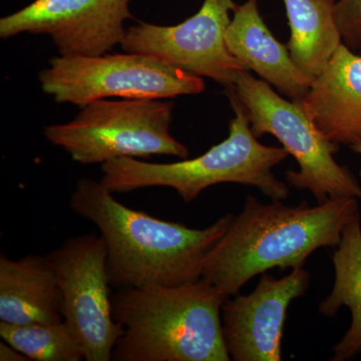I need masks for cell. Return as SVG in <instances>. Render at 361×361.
<instances>
[{"mask_svg": "<svg viewBox=\"0 0 361 361\" xmlns=\"http://www.w3.org/2000/svg\"><path fill=\"white\" fill-rule=\"evenodd\" d=\"M70 207L103 237L114 289L177 286L201 279L209 252L222 238L234 215L225 214L202 229L153 217L116 200L99 180L82 178Z\"/></svg>", "mask_w": 361, "mask_h": 361, "instance_id": "1", "label": "cell"}, {"mask_svg": "<svg viewBox=\"0 0 361 361\" xmlns=\"http://www.w3.org/2000/svg\"><path fill=\"white\" fill-rule=\"evenodd\" d=\"M358 199L334 198L310 206L263 204L247 196L222 238L209 252L202 278L227 296L267 271L296 269L323 247L336 248L344 228L360 215Z\"/></svg>", "mask_w": 361, "mask_h": 361, "instance_id": "2", "label": "cell"}, {"mask_svg": "<svg viewBox=\"0 0 361 361\" xmlns=\"http://www.w3.org/2000/svg\"><path fill=\"white\" fill-rule=\"evenodd\" d=\"M226 294L204 278L177 286L116 289L123 334L116 361H229L221 310Z\"/></svg>", "mask_w": 361, "mask_h": 361, "instance_id": "3", "label": "cell"}, {"mask_svg": "<svg viewBox=\"0 0 361 361\" xmlns=\"http://www.w3.org/2000/svg\"><path fill=\"white\" fill-rule=\"evenodd\" d=\"M228 97L235 113L229 135L203 155L165 164L116 159L101 165L103 176L99 182L114 194L170 188L186 204L196 200L208 188L223 183L255 187L271 200H286L289 188L275 177L273 169L289 154L283 147L261 144L252 132L241 104L234 97Z\"/></svg>", "mask_w": 361, "mask_h": 361, "instance_id": "4", "label": "cell"}, {"mask_svg": "<svg viewBox=\"0 0 361 361\" xmlns=\"http://www.w3.org/2000/svg\"><path fill=\"white\" fill-rule=\"evenodd\" d=\"M225 90L228 97L241 104L256 137L274 135L295 159L299 171H287L285 179L288 186L310 192L317 204L334 198L361 199L360 180L334 159L338 145L318 130L300 104L285 99L262 78H254L249 70Z\"/></svg>", "mask_w": 361, "mask_h": 361, "instance_id": "5", "label": "cell"}, {"mask_svg": "<svg viewBox=\"0 0 361 361\" xmlns=\"http://www.w3.org/2000/svg\"><path fill=\"white\" fill-rule=\"evenodd\" d=\"M173 103L163 99H99L68 123L44 128L45 139L82 165L154 155L189 157L170 133Z\"/></svg>", "mask_w": 361, "mask_h": 361, "instance_id": "6", "label": "cell"}, {"mask_svg": "<svg viewBox=\"0 0 361 361\" xmlns=\"http://www.w3.org/2000/svg\"><path fill=\"white\" fill-rule=\"evenodd\" d=\"M45 94L59 104L104 99H174L205 90L203 78L145 54L59 56L39 73Z\"/></svg>", "mask_w": 361, "mask_h": 361, "instance_id": "7", "label": "cell"}, {"mask_svg": "<svg viewBox=\"0 0 361 361\" xmlns=\"http://www.w3.org/2000/svg\"><path fill=\"white\" fill-rule=\"evenodd\" d=\"M47 256L63 297V322L82 344L85 360H113L123 327L114 318L103 237H71Z\"/></svg>", "mask_w": 361, "mask_h": 361, "instance_id": "8", "label": "cell"}, {"mask_svg": "<svg viewBox=\"0 0 361 361\" xmlns=\"http://www.w3.org/2000/svg\"><path fill=\"white\" fill-rule=\"evenodd\" d=\"M237 6L234 0H204L198 13L179 25L137 23L127 28L121 47L229 89L247 71L226 44L230 13Z\"/></svg>", "mask_w": 361, "mask_h": 361, "instance_id": "9", "label": "cell"}, {"mask_svg": "<svg viewBox=\"0 0 361 361\" xmlns=\"http://www.w3.org/2000/svg\"><path fill=\"white\" fill-rule=\"evenodd\" d=\"M130 0H35L0 20V37L47 35L59 56H101L122 44Z\"/></svg>", "mask_w": 361, "mask_h": 361, "instance_id": "10", "label": "cell"}, {"mask_svg": "<svg viewBox=\"0 0 361 361\" xmlns=\"http://www.w3.org/2000/svg\"><path fill=\"white\" fill-rule=\"evenodd\" d=\"M310 273L303 267L282 278L260 275L248 295L228 297L222 305L223 334L234 361H280L287 311L310 288Z\"/></svg>", "mask_w": 361, "mask_h": 361, "instance_id": "11", "label": "cell"}, {"mask_svg": "<svg viewBox=\"0 0 361 361\" xmlns=\"http://www.w3.org/2000/svg\"><path fill=\"white\" fill-rule=\"evenodd\" d=\"M329 141H361V56L341 44L305 97L296 102Z\"/></svg>", "mask_w": 361, "mask_h": 361, "instance_id": "12", "label": "cell"}, {"mask_svg": "<svg viewBox=\"0 0 361 361\" xmlns=\"http://www.w3.org/2000/svg\"><path fill=\"white\" fill-rule=\"evenodd\" d=\"M225 37L230 52L247 70L291 101H300L314 82L315 78L294 63L288 47L270 32L259 11L258 0L237 6Z\"/></svg>", "mask_w": 361, "mask_h": 361, "instance_id": "13", "label": "cell"}, {"mask_svg": "<svg viewBox=\"0 0 361 361\" xmlns=\"http://www.w3.org/2000/svg\"><path fill=\"white\" fill-rule=\"evenodd\" d=\"M0 322H63V297L47 254L20 259L0 255Z\"/></svg>", "mask_w": 361, "mask_h": 361, "instance_id": "14", "label": "cell"}, {"mask_svg": "<svg viewBox=\"0 0 361 361\" xmlns=\"http://www.w3.org/2000/svg\"><path fill=\"white\" fill-rule=\"evenodd\" d=\"M332 263L334 287L318 305V311L324 317L334 318L342 307L350 310V326L332 349V361H345L361 353L360 214L344 228L341 242L332 254Z\"/></svg>", "mask_w": 361, "mask_h": 361, "instance_id": "15", "label": "cell"}, {"mask_svg": "<svg viewBox=\"0 0 361 361\" xmlns=\"http://www.w3.org/2000/svg\"><path fill=\"white\" fill-rule=\"evenodd\" d=\"M290 39L288 47L296 66L316 78L343 44L336 20V0H283Z\"/></svg>", "mask_w": 361, "mask_h": 361, "instance_id": "16", "label": "cell"}, {"mask_svg": "<svg viewBox=\"0 0 361 361\" xmlns=\"http://www.w3.org/2000/svg\"><path fill=\"white\" fill-rule=\"evenodd\" d=\"M2 341L35 361H80L84 348L65 322L18 325L0 322Z\"/></svg>", "mask_w": 361, "mask_h": 361, "instance_id": "17", "label": "cell"}, {"mask_svg": "<svg viewBox=\"0 0 361 361\" xmlns=\"http://www.w3.org/2000/svg\"><path fill=\"white\" fill-rule=\"evenodd\" d=\"M336 20L343 44L358 52L361 45V0H338Z\"/></svg>", "mask_w": 361, "mask_h": 361, "instance_id": "18", "label": "cell"}, {"mask_svg": "<svg viewBox=\"0 0 361 361\" xmlns=\"http://www.w3.org/2000/svg\"><path fill=\"white\" fill-rule=\"evenodd\" d=\"M0 360L1 361H30V358L18 349L2 341L0 342Z\"/></svg>", "mask_w": 361, "mask_h": 361, "instance_id": "19", "label": "cell"}, {"mask_svg": "<svg viewBox=\"0 0 361 361\" xmlns=\"http://www.w3.org/2000/svg\"><path fill=\"white\" fill-rule=\"evenodd\" d=\"M349 148L353 149L355 153L358 154V155L361 156V141L355 142V144L351 145L349 146Z\"/></svg>", "mask_w": 361, "mask_h": 361, "instance_id": "20", "label": "cell"}, {"mask_svg": "<svg viewBox=\"0 0 361 361\" xmlns=\"http://www.w3.org/2000/svg\"><path fill=\"white\" fill-rule=\"evenodd\" d=\"M358 54H360V56H361V45H360V51H358Z\"/></svg>", "mask_w": 361, "mask_h": 361, "instance_id": "21", "label": "cell"}]
</instances>
